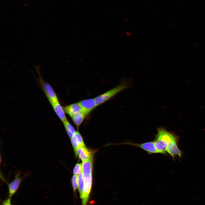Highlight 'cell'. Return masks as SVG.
<instances>
[{
    "mask_svg": "<svg viewBox=\"0 0 205 205\" xmlns=\"http://www.w3.org/2000/svg\"><path fill=\"white\" fill-rule=\"evenodd\" d=\"M23 5H24V6H25L26 7H28V5H27V4H23Z\"/></svg>",
    "mask_w": 205,
    "mask_h": 205,
    "instance_id": "cell-19",
    "label": "cell"
},
{
    "mask_svg": "<svg viewBox=\"0 0 205 205\" xmlns=\"http://www.w3.org/2000/svg\"><path fill=\"white\" fill-rule=\"evenodd\" d=\"M76 155L82 162L90 160L93 158V152L85 146L75 149Z\"/></svg>",
    "mask_w": 205,
    "mask_h": 205,
    "instance_id": "cell-7",
    "label": "cell"
},
{
    "mask_svg": "<svg viewBox=\"0 0 205 205\" xmlns=\"http://www.w3.org/2000/svg\"><path fill=\"white\" fill-rule=\"evenodd\" d=\"M120 144L130 145L138 147L146 151L149 154L159 153L155 147L153 141L140 144L135 143L127 141Z\"/></svg>",
    "mask_w": 205,
    "mask_h": 205,
    "instance_id": "cell-6",
    "label": "cell"
},
{
    "mask_svg": "<svg viewBox=\"0 0 205 205\" xmlns=\"http://www.w3.org/2000/svg\"><path fill=\"white\" fill-rule=\"evenodd\" d=\"M71 141L74 150L85 146L83 138L78 131H77L71 138Z\"/></svg>",
    "mask_w": 205,
    "mask_h": 205,
    "instance_id": "cell-11",
    "label": "cell"
},
{
    "mask_svg": "<svg viewBox=\"0 0 205 205\" xmlns=\"http://www.w3.org/2000/svg\"><path fill=\"white\" fill-rule=\"evenodd\" d=\"M178 137L174 133L167 131L164 128H159L153 141L155 147L159 153L166 155L169 144Z\"/></svg>",
    "mask_w": 205,
    "mask_h": 205,
    "instance_id": "cell-2",
    "label": "cell"
},
{
    "mask_svg": "<svg viewBox=\"0 0 205 205\" xmlns=\"http://www.w3.org/2000/svg\"><path fill=\"white\" fill-rule=\"evenodd\" d=\"M2 205H12L11 198H8L6 200H5L3 202Z\"/></svg>",
    "mask_w": 205,
    "mask_h": 205,
    "instance_id": "cell-18",
    "label": "cell"
},
{
    "mask_svg": "<svg viewBox=\"0 0 205 205\" xmlns=\"http://www.w3.org/2000/svg\"><path fill=\"white\" fill-rule=\"evenodd\" d=\"M63 123L67 134L69 138L71 139L77 131L67 119Z\"/></svg>",
    "mask_w": 205,
    "mask_h": 205,
    "instance_id": "cell-14",
    "label": "cell"
},
{
    "mask_svg": "<svg viewBox=\"0 0 205 205\" xmlns=\"http://www.w3.org/2000/svg\"><path fill=\"white\" fill-rule=\"evenodd\" d=\"M65 112L71 117L74 114L82 112V109L78 103L66 105L63 107Z\"/></svg>",
    "mask_w": 205,
    "mask_h": 205,
    "instance_id": "cell-12",
    "label": "cell"
},
{
    "mask_svg": "<svg viewBox=\"0 0 205 205\" xmlns=\"http://www.w3.org/2000/svg\"><path fill=\"white\" fill-rule=\"evenodd\" d=\"M78 188L80 198H82L84 187V180L82 172L78 175Z\"/></svg>",
    "mask_w": 205,
    "mask_h": 205,
    "instance_id": "cell-15",
    "label": "cell"
},
{
    "mask_svg": "<svg viewBox=\"0 0 205 205\" xmlns=\"http://www.w3.org/2000/svg\"><path fill=\"white\" fill-rule=\"evenodd\" d=\"M178 140L179 137H178L171 141L167 149V153L170 155L173 159L177 156L181 157L182 155V152L179 149L177 145Z\"/></svg>",
    "mask_w": 205,
    "mask_h": 205,
    "instance_id": "cell-9",
    "label": "cell"
},
{
    "mask_svg": "<svg viewBox=\"0 0 205 205\" xmlns=\"http://www.w3.org/2000/svg\"><path fill=\"white\" fill-rule=\"evenodd\" d=\"M50 103L58 116L62 122L67 120L63 108L59 101Z\"/></svg>",
    "mask_w": 205,
    "mask_h": 205,
    "instance_id": "cell-10",
    "label": "cell"
},
{
    "mask_svg": "<svg viewBox=\"0 0 205 205\" xmlns=\"http://www.w3.org/2000/svg\"><path fill=\"white\" fill-rule=\"evenodd\" d=\"M82 173L84 187L82 199V205H86L91 192L93 181V159L82 162Z\"/></svg>",
    "mask_w": 205,
    "mask_h": 205,
    "instance_id": "cell-1",
    "label": "cell"
},
{
    "mask_svg": "<svg viewBox=\"0 0 205 205\" xmlns=\"http://www.w3.org/2000/svg\"><path fill=\"white\" fill-rule=\"evenodd\" d=\"M82 163H77L75 164L73 169L74 175H78L82 171Z\"/></svg>",
    "mask_w": 205,
    "mask_h": 205,
    "instance_id": "cell-17",
    "label": "cell"
},
{
    "mask_svg": "<svg viewBox=\"0 0 205 205\" xmlns=\"http://www.w3.org/2000/svg\"><path fill=\"white\" fill-rule=\"evenodd\" d=\"M130 86L128 81L123 80L117 87L94 98L97 106L109 100L120 91L128 88Z\"/></svg>",
    "mask_w": 205,
    "mask_h": 205,
    "instance_id": "cell-3",
    "label": "cell"
},
{
    "mask_svg": "<svg viewBox=\"0 0 205 205\" xmlns=\"http://www.w3.org/2000/svg\"><path fill=\"white\" fill-rule=\"evenodd\" d=\"M27 173L21 176L20 172L16 173L14 179L8 184L9 198H11L16 193L19 188L22 180L28 175Z\"/></svg>",
    "mask_w": 205,
    "mask_h": 205,
    "instance_id": "cell-5",
    "label": "cell"
},
{
    "mask_svg": "<svg viewBox=\"0 0 205 205\" xmlns=\"http://www.w3.org/2000/svg\"><path fill=\"white\" fill-rule=\"evenodd\" d=\"M71 184L74 192L78 188V175H74L71 179Z\"/></svg>",
    "mask_w": 205,
    "mask_h": 205,
    "instance_id": "cell-16",
    "label": "cell"
},
{
    "mask_svg": "<svg viewBox=\"0 0 205 205\" xmlns=\"http://www.w3.org/2000/svg\"><path fill=\"white\" fill-rule=\"evenodd\" d=\"M78 103L81 108L82 112L86 115L88 114L97 106L95 99L83 100Z\"/></svg>",
    "mask_w": 205,
    "mask_h": 205,
    "instance_id": "cell-8",
    "label": "cell"
},
{
    "mask_svg": "<svg viewBox=\"0 0 205 205\" xmlns=\"http://www.w3.org/2000/svg\"><path fill=\"white\" fill-rule=\"evenodd\" d=\"M86 115L82 112H77L71 117L73 122L78 128L83 121Z\"/></svg>",
    "mask_w": 205,
    "mask_h": 205,
    "instance_id": "cell-13",
    "label": "cell"
},
{
    "mask_svg": "<svg viewBox=\"0 0 205 205\" xmlns=\"http://www.w3.org/2000/svg\"><path fill=\"white\" fill-rule=\"evenodd\" d=\"M39 76V82L41 85L43 91L50 102H56L58 101L57 95L51 85L43 80L41 75L40 71V66L34 65Z\"/></svg>",
    "mask_w": 205,
    "mask_h": 205,
    "instance_id": "cell-4",
    "label": "cell"
}]
</instances>
